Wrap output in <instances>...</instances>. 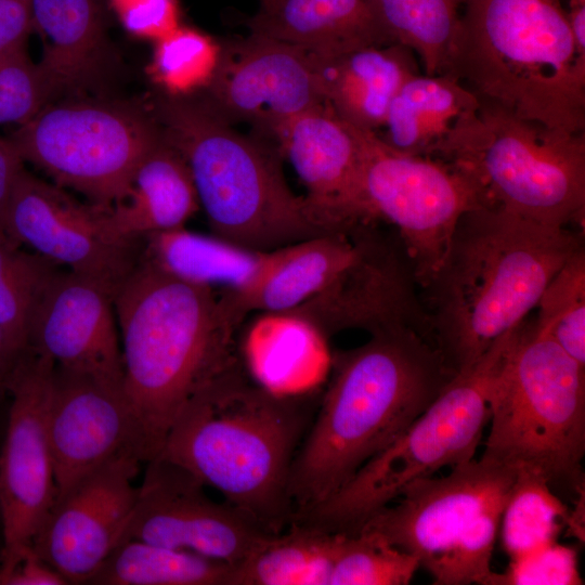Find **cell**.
I'll list each match as a JSON object with an SVG mask.
<instances>
[{
	"label": "cell",
	"mask_w": 585,
	"mask_h": 585,
	"mask_svg": "<svg viewBox=\"0 0 585 585\" xmlns=\"http://www.w3.org/2000/svg\"><path fill=\"white\" fill-rule=\"evenodd\" d=\"M341 538L290 522L232 568L230 585H327Z\"/></svg>",
	"instance_id": "obj_29"
},
{
	"label": "cell",
	"mask_w": 585,
	"mask_h": 585,
	"mask_svg": "<svg viewBox=\"0 0 585 585\" xmlns=\"http://www.w3.org/2000/svg\"><path fill=\"white\" fill-rule=\"evenodd\" d=\"M199 208L186 160L162 135L135 167L126 196L107 213L119 234L142 239L185 226Z\"/></svg>",
	"instance_id": "obj_26"
},
{
	"label": "cell",
	"mask_w": 585,
	"mask_h": 585,
	"mask_svg": "<svg viewBox=\"0 0 585 585\" xmlns=\"http://www.w3.org/2000/svg\"><path fill=\"white\" fill-rule=\"evenodd\" d=\"M67 581L34 548H20L8 560L0 562V585H65Z\"/></svg>",
	"instance_id": "obj_40"
},
{
	"label": "cell",
	"mask_w": 585,
	"mask_h": 585,
	"mask_svg": "<svg viewBox=\"0 0 585 585\" xmlns=\"http://www.w3.org/2000/svg\"><path fill=\"white\" fill-rule=\"evenodd\" d=\"M328 337L295 311L262 312L238 344L248 375L280 395H303L329 369Z\"/></svg>",
	"instance_id": "obj_22"
},
{
	"label": "cell",
	"mask_w": 585,
	"mask_h": 585,
	"mask_svg": "<svg viewBox=\"0 0 585 585\" xmlns=\"http://www.w3.org/2000/svg\"><path fill=\"white\" fill-rule=\"evenodd\" d=\"M145 464L135 505L118 544L143 541L233 568L274 534L234 505L210 498L206 485L184 467L161 456Z\"/></svg>",
	"instance_id": "obj_14"
},
{
	"label": "cell",
	"mask_w": 585,
	"mask_h": 585,
	"mask_svg": "<svg viewBox=\"0 0 585 585\" xmlns=\"http://www.w3.org/2000/svg\"><path fill=\"white\" fill-rule=\"evenodd\" d=\"M48 433L55 500L118 454L132 451L138 455L122 384L56 366L48 405Z\"/></svg>",
	"instance_id": "obj_18"
},
{
	"label": "cell",
	"mask_w": 585,
	"mask_h": 585,
	"mask_svg": "<svg viewBox=\"0 0 585 585\" xmlns=\"http://www.w3.org/2000/svg\"><path fill=\"white\" fill-rule=\"evenodd\" d=\"M374 223H360L273 250L266 270L250 289L219 296L238 324L252 311L294 310L351 261Z\"/></svg>",
	"instance_id": "obj_21"
},
{
	"label": "cell",
	"mask_w": 585,
	"mask_h": 585,
	"mask_svg": "<svg viewBox=\"0 0 585 585\" xmlns=\"http://www.w3.org/2000/svg\"><path fill=\"white\" fill-rule=\"evenodd\" d=\"M31 30L30 0H0V55L25 46Z\"/></svg>",
	"instance_id": "obj_41"
},
{
	"label": "cell",
	"mask_w": 585,
	"mask_h": 585,
	"mask_svg": "<svg viewBox=\"0 0 585 585\" xmlns=\"http://www.w3.org/2000/svg\"><path fill=\"white\" fill-rule=\"evenodd\" d=\"M569 515L567 506L543 478L520 471L499 523L503 545L510 559L555 542Z\"/></svg>",
	"instance_id": "obj_32"
},
{
	"label": "cell",
	"mask_w": 585,
	"mask_h": 585,
	"mask_svg": "<svg viewBox=\"0 0 585 585\" xmlns=\"http://www.w3.org/2000/svg\"><path fill=\"white\" fill-rule=\"evenodd\" d=\"M416 58L411 49L398 43L318 58L324 103L347 123L378 132L396 91L419 74Z\"/></svg>",
	"instance_id": "obj_23"
},
{
	"label": "cell",
	"mask_w": 585,
	"mask_h": 585,
	"mask_svg": "<svg viewBox=\"0 0 585 585\" xmlns=\"http://www.w3.org/2000/svg\"><path fill=\"white\" fill-rule=\"evenodd\" d=\"M567 17L577 50L585 54V0H567Z\"/></svg>",
	"instance_id": "obj_44"
},
{
	"label": "cell",
	"mask_w": 585,
	"mask_h": 585,
	"mask_svg": "<svg viewBox=\"0 0 585 585\" xmlns=\"http://www.w3.org/2000/svg\"><path fill=\"white\" fill-rule=\"evenodd\" d=\"M24 358H21L13 349L0 325V398L6 395L9 382Z\"/></svg>",
	"instance_id": "obj_43"
},
{
	"label": "cell",
	"mask_w": 585,
	"mask_h": 585,
	"mask_svg": "<svg viewBox=\"0 0 585 585\" xmlns=\"http://www.w3.org/2000/svg\"><path fill=\"white\" fill-rule=\"evenodd\" d=\"M143 463L125 451L56 499L32 538L36 551L68 584H88L118 545L138 496Z\"/></svg>",
	"instance_id": "obj_17"
},
{
	"label": "cell",
	"mask_w": 585,
	"mask_h": 585,
	"mask_svg": "<svg viewBox=\"0 0 585 585\" xmlns=\"http://www.w3.org/2000/svg\"><path fill=\"white\" fill-rule=\"evenodd\" d=\"M232 567L208 557L138 540L118 544L88 584L230 585Z\"/></svg>",
	"instance_id": "obj_30"
},
{
	"label": "cell",
	"mask_w": 585,
	"mask_h": 585,
	"mask_svg": "<svg viewBox=\"0 0 585 585\" xmlns=\"http://www.w3.org/2000/svg\"><path fill=\"white\" fill-rule=\"evenodd\" d=\"M390 43L411 49L425 74H442L458 26L460 0H367Z\"/></svg>",
	"instance_id": "obj_31"
},
{
	"label": "cell",
	"mask_w": 585,
	"mask_h": 585,
	"mask_svg": "<svg viewBox=\"0 0 585 585\" xmlns=\"http://www.w3.org/2000/svg\"><path fill=\"white\" fill-rule=\"evenodd\" d=\"M54 363L28 352L8 386L11 398L0 443V562L29 545L56 497L48 433Z\"/></svg>",
	"instance_id": "obj_15"
},
{
	"label": "cell",
	"mask_w": 585,
	"mask_h": 585,
	"mask_svg": "<svg viewBox=\"0 0 585 585\" xmlns=\"http://www.w3.org/2000/svg\"><path fill=\"white\" fill-rule=\"evenodd\" d=\"M578 585L576 552L556 541L510 559L507 571L495 573L492 585Z\"/></svg>",
	"instance_id": "obj_38"
},
{
	"label": "cell",
	"mask_w": 585,
	"mask_h": 585,
	"mask_svg": "<svg viewBox=\"0 0 585 585\" xmlns=\"http://www.w3.org/2000/svg\"><path fill=\"white\" fill-rule=\"evenodd\" d=\"M582 244L581 234L493 204L459 220L431 284L433 343L457 374L521 324L548 283Z\"/></svg>",
	"instance_id": "obj_3"
},
{
	"label": "cell",
	"mask_w": 585,
	"mask_h": 585,
	"mask_svg": "<svg viewBox=\"0 0 585 585\" xmlns=\"http://www.w3.org/2000/svg\"><path fill=\"white\" fill-rule=\"evenodd\" d=\"M419 567L415 556L374 533H342L327 585H407Z\"/></svg>",
	"instance_id": "obj_36"
},
{
	"label": "cell",
	"mask_w": 585,
	"mask_h": 585,
	"mask_svg": "<svg viewBox=\"0 0 585 585\" xmlns=\"http://www.w3.org/2000/svg\"><path fill=\"white\" fill-rule=\"evenodd\" d=\"M220 54V43L195 28L180 25L155 41L148 73L165 94L188 96L210 82Z\"/></svg>",
	"instance_id": "obj_35"
},
{
	"label": "cell",
	"mask_w": 585,
	"mask_h": 585,
	"mask_svg": "<svg viewBox=\"0 0 585 585\" xmlns=\"http://www.w3.org/2000/svg\"><path fill=\"white\" fill-rule=\"evenodd\" d=\"M460 1H461V5H463V3L465 2V0H460Z\"/></svg>",
	"instance_id": "obj_46"
},
{
	"label": "cell",
	"mask_w": 585,
	"mask_h": 585,
	"mask_svg": "<svg viewBox=\"0 0 585 585\" xmlns=\"http://www.w3.org/2000/svg\"><path fill=\"white\" fill-rule=\"evenodd\" d=\"M249 32L329 60L350 51L390 43L367 0H278L246 21Z\"/></svg>",
	"instance_id": "obj_24"
},
{
	"label": "cell",
	"mask_w": 585,
	"mask_h": 585,
	"mask_svg": "<svg viewBox=\"0 0 585 585\" xmlns=\"http://www.w3.org/2000/svg\"><path fill=\"white\" fill-rule=\"evenodd\" d=\"M358 130L366 211L372 220L396 227L416 283L426 289L461 217L494 202L472 171L432 156L398 153L376 132Z\"/></svg>",
	"instance_id": "obj_12"
},
{
	"label": "cell",
	"mask_w": 585,
	"mask_h": 585,
	"mask_svg": "<svg viewBox=\"0 0 585 585\" xmlns=\"http://www.w3.org/2000/svg\"><path fill=\"white\" fill-rule=\"evenodd\" d=\"M272 251L252 250L183 226L143 237L141 261L184 283L239 295L260 280Z\"/></svg>",
	"instance_id": "obj_27"
},
{
	"label": "cell",
	"mask_w": 585,
	"mask_h": 585,
	"mask_svg": "<svg viewBox=\"0 0 585 585\" xmlns=\"http://www.w3.org/2000/svg\"><path fill=\"white\" fill-rule=\"evenodd\" d=\"M534 328L585 366V250L581 246L543 291Z\"/></svg>",
	"instance_id": "obj_34"
},
{
	"label": "cell",
	"mask_w": 585,
	"mask_h": 585,
	"mask_svg": "<svg viewBox=\"0 0 585 585\" xmlns=\"http://www.w3.org/2000/svg\"><path fill=\"white\" fill-rule=\"evenodd\" d=\"M273 144L306 187L316 218L337 231L372 220L361 188V142L358 128L322 103L286 121Z\"/></svg>",
	"instance_id": "obj_20"
},
{
	"label": "cell",
	"mask_w": 585,
	"mask_h": 585,
	"mask_svg": "<svg viewBox=\"0 0 585 585\" xmlns=\"http://www.w3.org/2000/svg\"><path fill=\"white\" fill-rule=\"evenodd\" d=\"M452 468L445 477L408 483L398 504L360 531L415 556L437 585H491L502 514L520 471L484 456Z\"/></svg>",
	"instance_id": "obj_10"
},
{
	"label": "cell",
	"mask_w": 585,
	"mask_h": 585,
	"mask_svg": "<svg viewBox=\"0 0 585 585\" xmlns=\"http://www.w3.org/2000/svg\"><path fill=\"white\" fill-rule=\"evenodd\" d=\"M304 396L266 390L243 364L188 401L158 456L184 467L225 502L280 533L292 519L290 468L313 419Z\"/></svg>",
	"instance_id": "obj_4"
},
{
	"label": "cell",
	"mask_w": 585,
	"mask_h": 585,
	"mask_svg": "<svg viewBox=\"0 0 585 585\" xmlns=\"http://www.w3.org/2000/svg\"><path fill=\"white\" fill-rule=\"evenodd\" d=\"M432 157L472 171L494 204L517 216L554 227L583 225L585 132L551 128L479 100Z\"/></svg>",
	"instance_id": "obj_9"
},
{
	"label": "cell",
	"mask_w": 585,
	"mask_h": 585,
	"mask_svg": "<svg viewBox=\"0 0 585 585\" xmlns=\"http://www.w3.org/2000/svg\"><path fill=\"white\" fill-rule=\"evenodd\" d=\"M61 266L0 238V325L16 353H28V333L38 298Z\"/></svg>",
	"instance_id": "obj_33"
},
{
	"label": "cell",
	"mask_w": 585,
	"mask_h": 585,
	"mask_svg": "<svg viewBox=\"0 0 585 585\" xmlns=\"http://www.w3.org/2000/svg\"><path fill=\"white\" fill-rule=\"evenodd\" d=\"M58 368L122 384L114 294L100 282L60 268L44 285L28 333V352Z\"/></svg>",
	"instance_id": "obj_19"
},
{
	"label": "cell",
	"mask_w": 585,
	"mask_h": 585,
	"mask_svg": "<svg viewBox=\"0 0 585 585\" xmlns=\"http://www.w3.org/2000/svg\"><path fill=\"white\" fill-rule=\"evenodd\" d=\"M259 1H260L259 9H269L273 6L278 0H259Z\"/></svg>",
	"instance_id": "obj_45"
},
{
	"label": "cell",
	"mask_w": 585,
	"mask_h": 585,
	"mask_svg": "<svg viewBox=\"0 0 585 585\" xmlns=\"http://www.w3.org/2000/svg\"><path fill=\"white\" fill-rule=\"evenodd\" d=\"M490 420L482 456L584 492L585 366L533 325L523 323L495 380Z\"/></svg>",
	"instance_id": "obj_8"
},
{
	"label": "cell",
	"mask_w": 585,
	"mask_h": 585,
	"mask_svg": "<svg viewBox=\"0 0 585 585\" xmlns=\"http://www.w3.org/2000/svg\"><path fill=\"white\" fill-rule=\"evenodd\" d=\"M333 375L294 457V514L321 503L391 444L455 375L432 339L411 326L377 330L334 356Z\"/></svg>",
	"instance_id": "obj_1"
},
{
	"label": "cell",
	"mask_w": 585,
	"mask_h": 585,
	"mask_svg": "<svg viewBox=\"0 0 585 585\" xmlns=\"http://www.w3.org/2000/svg\"><path fill=\"white\" fill-rule=\"evenodd\" d=\"M56 96L25 46L0 55V125L25 123Z\"/></svg>",
	"instance_id": "obj_37"
},
{
	"label": "cell",
	"mask_w": 585,
	"mask_h": 585,
	"mask_svg": "<svg viewBox=\"0 0 585 585\" xmlns=\"http://www.w3.org/2000/svg\"><path fill=\"white\" fill-rule=\"evenodd\" d=\"M563 1H567V0H563Z\"/></svg>",
	"instance_id": "obj_47"
},
{
	"label": "cell",
	"mask_w": 585,
	"mask_h": 585,
	"mask_svg": "<svg viewBox=\"0 0 585 585\" xmlns=\"http://www.w3.org/2000/svg\"><path fill=\"white\" fill-rule=\"evenodd\" d=\"M198 96L227 122L249 123L272 142L286 121L324 103L320 62L295 46L249 32L220 43L213 76Z\"/></svg>",
	"instance_id": "obj_16"
},
{
	"label": "cell",
	"mask_w": 585,
	"mask_h": 585,
	"mask_svg": "<svg viewBox=\"0 0 585 585\" xmlns=\"http://www.w3.org/2000/svg\"><path fill=\"white\" fill-rule=\"evenodd\" d=\"M44 49L41 68L56 96L94 87L108 57L100 0H30Z\"/></svg>",
	"instance_id": "obj_25"
},
{
	"label": "cell",
	"mask_w": 585,
	"mask_h": 585,
	"mask_svg": "<svg viewBox=\"0 0 585 585\" xmlns=\"http://www.w3.org/2000/svg\"><path fill=\"white\" fill-rule=\"evenodd\" d=\"M123 392L138 455L158 456L182 408L243 365L238 325L218 291L169 276L140 260L114 294Z\"/></svg>",
	"instance_id": "obj_2"
},
{
	"label": "cell",
	"mask_w": 585,
	"mask_h": 585,
	"mask_svg": "<svg viewBox=\"0 0 585 585\" xmlns=\"http://www.w3.org/2000/svg\"><path fill=\"white\" fill-rule=\"evenodd\" d=\"M162 138L151 110L119 101L50 102L6 139L61 187L110 208L144 155Z\"/></svg>",
	"instance_id": "obj_11"
},
{
	"label": "cell",
	"mask_w": 585,
	"mask_h": 585,
	"mask_svg": "<svg viewBox=\"0 0 585 585\" xmlns=\"http://www.w3.org/2000/svg\"><path fill=\"white\" fill-rule=\"evenodd\" d=\"M151 112L186 160L213 235L272 251L333 232L289 187L272 142L239 133L199 96L162 93Z\"/></svg>",
	"instance_id": "obj_6"
},
{
	"label": "cell",
	"mask_w": 585,
	"mask_h": 585,
	"mask_svg": "<svg viewBox=\"0 0 585 585\" xmlns=\"http://www.w3.org/2000/svg\"><path fill=\"white\" fill-rule=\"evenodd\" d=\"M5 232L14 245L93 278L113 294L141 260L142 239L119 234L107 208L83 203L26 169L9 203Z\"/></svg>",
	"instance_id": "obj_13"
},
{
	"label": "cell",
	"mask_w": 585,
	"mask_h": 585,
	"mask_svg": "<svg viewBox=\"0 0 585 585\" xmlns=\"http://www.w3.org/2000/svg\"><path fill=\"white\" fill-rule=\"evenodd\" d=\"M123 28L131 35L154 42L180 24L178 0H108Z\"/></svg>",
	"instance_id": "obj_39"
},
{
	"label": "cell",
	"mask_w": 585,
	"mask_h": 585,
	"mask_svg": "<svg viewBox=\"0 0 585 585\" xmlns=\"http://www.w3.org/2000/svg\"><path fill=\"white\" fill-rule=\"evenodd\" d=\"M522 323L499 337L471 366L455 374L391 444L335 493L291 521L330 533L355 534L412 481L473 458L490 421V395Z\"/></svg>",
	"instance_id": "obj_7"
},
{
	"label": "cell",
	"mask_w": 585,
	"mask_h": 585,
	"mask_svg": "<svg viewBox=\"0 0 585 585\" xmlns=\"http://www.w3.org/2000/svg\"><path fill=\"white\" fill-rule=\"evenodd\" d=\"M479 99L455 77L416 74L394 94L378 138L391 150L412 156H432L457 120Z\"/></svg>",
	"instance_id": "obj_28"
},
{
	"label": "cell",
	"mask_w": 585,
	"mask_h": 585,
	"mask_svg": "<svg viewBox=\"0 0 585 585\" xmlns=\"http://www.w3.org/2000/svg\"><path fill=\"white\" fill-rule=\"evenodd\" d=\"M443 73L479 100L585 132V54L563 0H465Z\"/></svg>",
	"instance_id": "obj_5"
},
{
	"label": "cell",
	"mask_w": 585,
	"mask_h": 585,
	"mask_svg": "<svg viewBox=\"0 0 585 585\" xmlns=\"http://www.w3.org/2000/svg\"><path fill=\"white\" fill-rule=\"evenodd\" d=\"M25 169L24 160L8 139H0V238L9 240L5 218L15 184ZM12 243V242H11Z\"/></svg>",
	"instance_id": "obj_42"
}]
</instances>
